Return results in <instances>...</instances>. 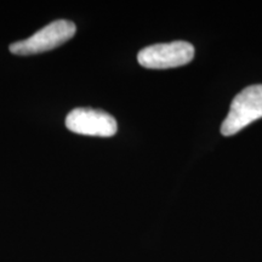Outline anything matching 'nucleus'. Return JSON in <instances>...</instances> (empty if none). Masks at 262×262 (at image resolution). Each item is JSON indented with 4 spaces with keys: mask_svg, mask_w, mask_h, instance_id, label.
Listing matches in <instances>:
<instances>
[{
    "mask_svg": "<svg viewBox=\"0 0 262 262\" xmlns=\"http://www.w3.org/2000/svg\"><path fill=\"white\" fill-rule=\"evenodd\" d=\"M262 118V84L242 90L232 101L229 112L221 125L224 136H232L249 124Z\"/></svg>",
    "mask_w": 262,
    "mask_h": 262,
    "instance_id": "1",
    "label": "nucleus"
},
{
    "mask_svg": "<svg viewBox=\"0 0 262 262\" xmlns=\"http://www.w3.org/2000/svg\"><path fill=\"white\" fill-rule=\"evenodd\" d=\"M75 32H77V26L72 21L56 19L42 27L40 31L35 32L28 39L10 45V51L14 55H22V56L50 51L73 38Z\"/></svg>",
    "mask_w": 262,
    "mask_h": 262,
    "instance_id": "2",
    "label": "nucleus"
},
{
    "mask_svg": "<svg viewBox=\"0 0 262 262\" xmlns=\"http://www.w3.org/2000/svg\"><path fill=\"white\" fill-rule=\"evenodd\" d=\"M194 57V48L187 41H172L155 44L142 49L137 61L149 70H168L189 63Z\"/></svg>",
    "mask_w": 262,
    "mask_h": 262,
    "instance_id": "3",
    "label": "nucleus"
},
{
    "mask_svg": "<svg viewBox=\"0 0 262 262\" xmlns=\"http://www.w3.org/2000/svg\"><path fill=\"white\" fill-rule=\"evenodd\" d=\"M66 126L72 133L100 137H111L116 135L118 130L116 118L103 111L89 107H79L71 111L66 118Z\"/></svg>",
    "mask_w": 262,
    "mask_h": 262,
    "instance_id": "4",
    "label": "nucleus"
}]
</instances>
